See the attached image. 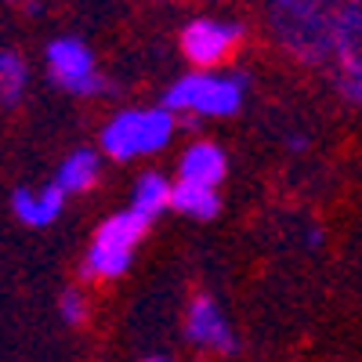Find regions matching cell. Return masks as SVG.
<instances>
[{"label": "cell", "mask_w": 362, "mask_h": 362, "mask_svg": "<svg viewBox=\"0 0 362 362\" xmlns=\"http://www.w3.org/2000/svg\"><path fill=\"white\" fill-rule=\"evenodd\" d=\"M185 337L196 344V348H206V351H218V355H232L239 348L235 334H232V322L225 319V312L218 308L214 297H192V305L185 312Z\"/></svg>", "instance_id": "7"}, {"label": "cell", "mask_w": 362, "mask_h": 362, "mask_svg": "<svg viewBox=\"0 0 362 362\" xmlns=\"http://www.w3.org/2000/svg\"><path fill=\"white\" fill-rule=\"evenodd\" d=\"M44 66H47V76L62 90L76 95V98H98V95L109 90V80L98 73L95 51H90L80 37H54V40H47Z\"/></svg>", "instance_id": "4"}, {"label": "cell", "mask_w": 362, "mask_h": 362, "mask_svg": "<svg viewBox=\"0 0 362 362\" xmlns=\"http://www.w3.org/2000/svg\"><path fill=\"white\" fill-rule=\"evenodd\" d=\"M337 90L351 105H362V0H348L337 25Z\"/></svg>", "instance_id": "6"}, {"label": "cell", "mask_w": 362, "mask_h": 362, "mask_svg": "<svg viewBox=\"0 0 362 362\" xmlns=\"http://www.w3.org/2000/svg\"><path fill=\"white\" fill-rule=\"evenodd\" d=\"M206 4H210V0H206Z\"/></svg>", "instance_id": "20"}, {"label": "cell", "mask_w": 362, "mask_h": 362, "mask_svg": "<svg viewBox=\"0 0 362 362\" xmlns=\"http://www.w3.org/2000/svg\"><path fill=\"white\" fill-rule=\"evenodd\" d=\"M243 37H247L243 22L199 15L181 29V54L192 62V69H218L239 51Z\"/></svg>", "instance_id": "5"}, {"label": "cell", "mask_w": 362, "mask_h": 362, "mask_svg": "<svg viewBox=\"0 0 362 362\" xmlns=\"http://www.w3.org/2000/svg\"><path fill=\"white\" fill-rule=\"evenodd\" d=\"M145 362H170V358H145Z\"/></svg>", "instance_id": "18"}, {"label": "cell", "mask_w": 362, "mask_h": 362, "mask_svg": "<svg viewBox=\"0 0 362 362\" xmlns=\"http://www.w3.org/2000/svg\"><path fill=\"white\" fill-rule=\"evenodd\" d=\"M66 206V192L58 185H44V189H15L11 196V210L15 218L29 228H44L51 225Z\"/></svg>", "instance_id": "9"}, {"label": "cell", "mask_w": 362, "mask_h": 362, "mask_svg": "<svg viewBox=\"0 0 362 362\" xmlns=\"http://www.w3.org/2000/svg\"><path fill=\"white\" fill-rule=\"evenodd\" d=\"M170 206L177 210V214H185V218H196V221H210V218H218V210H221V199L214 189H206V185H189V181H177L174 185V199Z\"/></svg>", "instance_id": "13"}, {"label": "cell", "mask_w": 362, "mask_h": 362, "mask_svg": "<svg viewBox=\"0 0 362 362\" xmlns=\"http://www.w3.org/2000/svg\"><path fill=\"white\" fill-rule=\"evenodd\" d=\"M148 232V221L141 214H134V210H119V214H112L109 221L98 225L95 232V243L102 247H116V250H134L141 243V235Z\"/></svg>", "instance_id": "12"}, {"label": "cell", "mask_w": 362, "mask_h": 362, "mask_svg": "<svg viewBox=\"0 0 362 362\" xmlns=\"http://www.w3.org/2000/svg\"><path fill=\"white\" fill-rule=\"evenodd\" d=\"M98 174H102V160H98V153H90V148H76V153H69L62 163H58L54 185L62 189L66 196H73V192H87V189L98 181Z\"/></svg>", "instance_id": "11"}, {"label": "cell", "mask_w": 362, "mask_h": 362, "mask_svg": "<svg viewBox=\"0 0 362 362\" xmlns=\"http://www.w3.org/2000/svg\"><path fill=\"white\" fill-rule=\"evenodd\" d=\"M228 160L214 141H192L177 160V181H189V185H206L218 189V181L225 177Z\"/></svg>", "instance_id": "8"}, {"label": "cell", "mask_w": 362, "mask_h": 362, "mask_svg": "<svg viewBox=\"0 0 362 362\" xmlns=\"http://www.w3.org/2000/svg\"><path fill=\"white\" fill-rule=\"evenodd\" d=\"M177 134V112L167 105L148 109H119L102 127V153L116 163H127L138 156H156Z\"/></svg>", "instance_id": "3"}, {"label": "cell", "mask_w": 362, "mask_h": 362, "mask_svg": "<svg viewBox=\"0 0 362 362\" xmlns=\"http://www.w3.org/2000/svg\"><path fill=\"white\" fill-rule=\"evenodd\" d=\"M170 199H174V185L163 174H156V170L141 174L134 181V189H131V210L141 214L145 221H156L163 210L170 206Z\"/></svg>", "instance_id": "10"}, {"label": "cell", "mask_w": 362, "mask_h": 362, "mask_svg": "<svg viewBox=\"0 0 362 362\" xmlns=\"http://www.w3.org/2000/svg\"><path fill=\"white\" fill-rule=\"evenodd\" d=\"M305 145H308V141L300 138V134H293V138H290V148H293V153H300V148H305Z\"/></svg>", "instance_id": "17"}, {"label": "cell", "mask_w": 362, "mask_h": 362, "mask_svg": "<svg viewBox=\"0 0 362 362\" xmlns=\"http://www.w3.org/2000/svg\"><path fill=\"white\" fill-rule=\"evenodd\" d=\"M348 0H264L268 33L305 66H326L337 47V25Z\"/></svg>", "instance_id": "1"}, {"label": "cell", "mask_w": 362, "mask_h": 362, "mask_svg": "<svg viewBox=\"0 0 362 362\" xmlns=\"http://www.w3.org/2000/svg\"><path fill=\"white\" fill-rule=\"evenodd\" d=\"M25 87H29V66H25V58L15 47H4V51H0V98H4L8 109L22 102Z\"/></svg>", "instance_id": "15"}, {"label": "cell", "mask_w": 362, "mask_h": 362, "mask_svg": "<svg viewBox=\"0 0 362 362\" xmlns=\"http://www.w3.org/2000/svg\"><path fill=\"white\" fill-rule=\"evenodd\" d=\"M247 87H250V73L243 69H225V73L192 69L167 87L163 105L177 116H192V119H225L239 112V105L247 98Z\"/></svg>", "instance_id": "2"}, {"label": "cell", "mask_w": 362, "mask_h": 362, "mask_svg": "<svg viewBox=\"0 0 362 362\" xmlns=\"http://www.w3.org/2000/svg\"><path fill=\"white\" fill-rule=\"evenodd\" d=\"M58 305H62V319H66L69 326H80V322L87 319V297H83L80 290H66Z\"/></svg>", "instance_id": "16"}, {"label": "cell", "mask_w": 362, "mask_h": 362, "mask_svg": "<svg viewBox=\"0 0 362 362\" xmlns=\"http://www.w3.org/2000/svg\"><path fill=\"white\" fill-rule=\"evenodd\" d=\"M127 268H131V250L90 243L83 254V276L87 279H119Z\"/></svg>", "instance_id": "14"}, {"label": "cell", "mask_w": 362, "mask_h": 362, "mask_svg": "<svg viewBox=\"0 0 362 362\" xmlns=\"http://www.w3.org/2000/svg\"><path fill=\"white\" fill-rule=\"evenodd\" d=\"M4 4H22V0H4Z\"/></svg>", "instance_id": "19"}]
</instances>
